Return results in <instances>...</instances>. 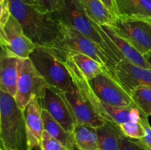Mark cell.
Masks as SVG:
<instances>
[{
  "label": "cell",
  "instance_id": "1",
  "mask_svg": "<svg viewBox=\"0 0 151 150\" xmlns=\"http://www.w3.org/2000/svg\"><path fill=\"white\" fill-rule=\"evenodd\" d=\"M10 15L18 21L24 33L36 46L55 48L61 42V24L51 13H44L23 0H6Z\"/></svg>",
  "mask_w": 151,
  "mask_h": 150
},
{
  "label": "cell",
  "instance_id": "2",
  "mask_svg": "<svg viewBox=\"0 0 151 150\" xmlns=\"http://www.w3.org/2000/svg\"><path fill=\"white\" fill-rule=\"evenodd\" d=\"M0 113V142L3 148L10 150H28L24 110L18 107L14 97L1 90Z\"/></svg>",
  "mask_w": 151,
  "mask_h": 150
},
{
  "label": "cell",
  "instance_id": "3",
  "mask_svg": "<svg viewBox=\"0 0 151 150\" xmlns=\"http://www.w3.org/2000/svg\"><path fill=\"white\" fill-rule=\"evenodd\" d=\"M51 14L58 21L75 28L100 45L116 64L111 52L99 31L98 24L88 17L79 0H64L63 7Z\"/></svg>",
  "mask_w": 151,
  "mask_h": 150
},
{
  "label": "cell",
  "instance_id": "4",
  "mask_svg": "<svg viewBox=\"0 0 151 150\" xmlns=\"http://www.w3.org/2000/svg\"><path fill=\"white\" fill-rule=\"evenodd\" d=\"M29 59L49 86L62 92L69 91L73 86L67 68L47 48L36 46Z\"/></svg>",
  "mask_w": 151,
  "mask_h": 150
},
{
  "label": "cell",
  "instance_id": "5",
  "mask_svg": "<svg viewBox=\"0 0 151 150\" xmlns=\"http://www.w3.org/2000/svg\"><path fill=\"white\" fill-rule=\"evenodd\" d=\"M110 26L142 55L151 51V19L116 16Z\"/></svg>",
  "mask_w": 151,
  "mask_h": 150
},
{
  "label": "cell",
  "instance_id": "6",
  "mask_svg": "<svg viewBox=\"0 0 151 150\" xmlns=\"http://www.w3.org/2000/svg\"><path fill=\"white\" fill-rule=\"evenodd\" d=\"M61 32L63 35L61 42L55 48L68 52L86 54L107 69L115 65L113 60L100 45L87 38L76 29L61 24Z\"/></svg>",
  "mask_w": 151,
  "mask_h": 150
},
{
  "label": "cell",
  "instance_id": "7",
  "mask_svg": "<svg viewBox=\"0 0 151 150\" xmlns=\"http://www.w3.org/2000/svg\"><path fill=\"white\" fill-rule=\"evenodd\" d=\"M47 85L42 76L29 58L19 60L16 92L14 99L18 107L24 110L29 101L38 97Z\"/></svg>",
  "mask_w": 151,
  "mask_h": 150
},
{
  "label": "cell",
  "instance_id": "8",
  "mask_svg": "<svg viewBox=\"0 0 151 150\" xmlns=\"http://www.w3.org/2000/svg\"><path fill=\"white\" fill-rule=\"evenodd\" d=\"M88 82L94 94L103 102L116 107H137L131 96L108 73V71Z\"/></svg>",
  "mask_w": 151,
  "mask_h": 150
},
{
  "label": "cell",
  "instance_id": "9",
  "mask_svg": "<svg viewBox=\"0 0 151 150\" xmlns=\"http://www.w3.org/2000/svg\"><path fill=\"white\" fill-rule=\"evenodd\" d=\"M37 99L41 110H46L65 130L73 132L76 122L59 90L47 85Z\"/></svg>",
  "mask_w": 151,
  "mask_h": 150
},
{
  "label": "cell",
  "instance_id": "10",
  "mask_svg": "<svg viewBox=\"0 0 151 150\" xmlns=\"http://www.w3.org/2000/svg\"><path fill=\"white\" fill-rule=\"evenodd\" d=\"M0 43L4 49L21 59L29 58L36 47L25 35L20 24L11 15L4 25H0Z\"/></svg>",
  "mask_w": 151,
  "mask_h": 150
},
{
  "label": "cell",
  "instance_id": "11",
  "mask_svg": "<svg viewBox=\"0 0 151 150\" xmlns=\"http://www.w3.org/2000/svg\"><path fill=\"white\" fill-rule=\"evenodd\" d=\"M108 73L129 95L136 88L151 87V69L139 67L127 59L108 69Z\"/></svg>",
  "mask_w": 151,
  "mask_h": 150
},
{
  "label": "cell",
  "instance_id": "12",
  "mask_svg": "<svg viewBox=\"0 0 151 150\" xmlns=\"http://www.w3.org/2000/svg\"><path fill=\"white\" fill-rule=\"evenodd\" d=\"M59 91L69 105L76 124H87L97 128L106 123V121L102 119L83 99L74 84L69 91Z\"/></svg>",
  "mask_w": 151,
  "mask_h": 150
},
{
  "label": "cell",
  "instance_id": "13",
  "mask_svg": "<svg viewBox=\"0 0 151 150\" xmlns=\"http://www.w3.org/2000/svg\"><path fill=\"white\" fill-rule=\"evenodd\" d=\"M41 110L36 97H34L24 110L28 150L40 149L44 132Z\"/></svg>",
  "mask_w": 151,
  "mask_h": 150
},
{
  "label": "cell",
  "instance_id": "14",
  "mask_svg": "<svg viewBox=\"0 0 151 150\" xmlns=\"http://www.w3.org/2000/svg\"><path fill=\"white\" fill-rule=\"evenodd\" d=\"M20 58L3 49L0 52V90L14 97Z\"/></svg>",
  "mask_w": 151,
  "mask_h": 150
},
{
  "label": "cell",
  "instance_id": "15",
  "mask_svg": "<svg viewBox=\"0 0 151 150\" xmlns=\"http://www.w3.org/2000/svg\"><path fill=\"white\" fill-rule=\"evenodd\" d=\"M106 35H108L111 41L113 42L115 46L118 49L120 54L124 59H127L134 64L145 68L151 69L150 63L147 60L144 55L139 52L135 48L132 46L128 41H125L122 37L119 36L109 25H100Z\"/></svg>",
  "mask_w": 151,
  "mask_h": 150
},
{
  "label": "cell",
  "instance_id": "16",
  "mask_svg": "<svg viewBox=\"0 0 151 150\" xmlns=\"http://www.w3.org/2000/svg\"><path fill=\"white\" fill-rule=\"evenodd\" d=\"M116 16L151 19V0H114Z\"/></svg>",
  "mask_w": 151,
  "mask_h": 150
},
{
  "label": "cell",
  "instance_id": "17",
  "mask_svg": "<svg viewBox=\"0 0 151 150\" xmlns=\"http://www.w3.org/2000/svg\"><path fill=\"white\" fill-rule=\"evenodd\" d=\"M99 150H119V141L124 135L117 124L107 121L97 128Z\"/></svg>",
  "mask_w": 151,
  "mask_h": 150
},
{
  "label": "cell",
  "instance_id": "18",
  "mask_svg": "<svg viewBox=\"0 0 151 150\" xmlns=\"http://www.w3.org/2000/svg\"><path fill=\"white\" fill-rule=\"evenodd\" d=\"M41 116L44 124V130L52 138L57 140L68 150L72 149L75 146L73 132L65 130L46 110H41Z\"/></svg>",
  "mask_w": 151,
  "mask_h": 150
},
{
  "label": "cell",
  "instance_id": "19",
  "mask_svg": "<svg viewBox=\"0 0 151 150\" xmlns=\"http://www.w3.org/2000/svg\"><path fill=\"white\" fill-rule=\"evenodd\" d=\"M63 51L67 54L68 57L75 63L77 68L81 71L83 75L88 80L93 79L106 71H108L107 68L86 54L81 53L68 52L66 51Z\"/></svg>",
  "mask_w": 151,
  "mask_h": 150
},
{
  "label": "cell",
  "instance_id": "20",
  "mask_svg": "<svg viewBox=\"0 0 151 150\" xmlns=\"http://www.w3.org/2000/svg\"><path fill=\"white\" fill-rule=\"evenodd\" d=\"M73 135L77 148L82 150H99L97 128L87 124H76Z\"/></svg>",
  "mask_w": 151,
  "mask_h": 150
},
{
  "label": "cell",
  "instance_id": "21",
  "mask_svg": "<svg viewBox=\"0 0 151 150\" xmlns=\"http://www.w3.org/2000/svg\"><path fill=\"white\" fill-rule=\"evenodd\" d=\"M88 17L98 25H111L116 16L100 0H79Z\"/></svg>",
  "mask_w": 151,
  "mask_h": 150
},
{
  "label": "cell",
  "instance_id": "22",
  "mask_svg": "<svg viewBox=\"0 0 151 150\" xmlns=\"http://www.w3.org/2000/svg\"><path fill=\"white\" fill-rule=\"evenodd\" d=\"M131 99L137 108L146 116H151V87L136 88L130 93Z\"/></svg>",
  "mask_w": 151,
  "mask_h": 150
},
{
  "label": "cell",
  "instance_id": "23",
  "mask_svg": "<svg viewBox=\"0 0 151 150\" xmlns=\"http://www.w3.org/2000/svg\"><path fill=\"white\" fill-rule=\"evenodd\" d=\"M123 134L133 139H140L145 135V130L139 121H128L119 125Z\"/></svg>",
  "mask_w": 151,
  "mask_h": 150
},
{
  "label": "cell",
  "instance_id": "24",
  "mask_svg": "<svg viewBox=\"0 0 151 150\" xmlns=\"http://www.w3.org/2000/svg\"><path fill=\"white\" fill-rule=\"evenodd\" d=\"M140 123L145 130V135L140 139H137L141 146L145 150H151V126L149 123L148 117L142 113Z\"/></svg>",
  "mask_w": 151,
  "mask_h": 150
},
{
  "label": "cell",
  "instance_id": "25",
  "mask_svg": "<svg viewBox=\"0 0 151 150\" xmlns=\"http://www.w3.org/2000/svg\"><path fill=\"white\" fill-rule=\"evenodd\" d=\"M36 7L44 13H53L60 10L64 4V0H35Z\"/></svg>",
  "mask_w": 151,
  "mask_h": 150
},
{
  "label": "cell",
  "instance_id": "26",
  "mask_svg": "<svg viewBox=\"0 0 151 150\" xmlns=\"http://www.w3.org/2000/svg\"><path fill=\"white\" fill-rule=\"evenodd\" d=\"M41 150H68L65 146H63L57 140L52 138L46 131L44 130L42 138H41Z\"/></svg>",
  "mask_w": 151,
  "mask_h": 150
},
{
  "label": "cell",
  "instance_id": "27",
  "mask_svg": "<svg viewBox=\"0 0 151 150\" xmlns=\"http://www.w3.org/2000/svg\"><path fill=\"white\" fill-rule=\"evenodd\" d=\"M119 150H145L137 139H133L124 135L119 141Z\"/></svg>",
  "mask_w": 151,
  "mask_h": 150
},
{
  "label": "cell",
  "instance_id": "28",
  "mask_svg": "<svg viewBox=\"0 0 151 150\" xmlns=\"http://www.w3.org/2000/svg\"><path fill=\"white\" fill-rule=\"evenodd\" d=\"M10 16V13L9 11L7 1L5 0L3 3L0 2V25H4Z\"/></svg>",
  "mask_w": 151,
  "mask_h": 150
},
{
  "label": "cell",
  "instance_id": "29",
  "mask_svg": "<svg viewBox=\"0 0 151 150\" xmlns=\"http://www.w3.org/2000/svg\"><path fill=\"white\" fill-rule=\"evenodd\" d=\"M104 4V5L110 10L111 13L115 16H116V7H115L114 0H100Z\"/></svg>",
  "mask_w": 151,
  "mask_h": 150
},
{
  "label": "cell",
  "instance_id": "30",
  "mask_svg": "<svg viewBox=\"0 0 151 150\" xmlns=\"http://www.w3.org/2000/svg\"><path fill=\"white\" fill-rule=\"evenodd\" d=\"M23 1L28 4L36 6V1L35 0H23Z\"/></svg>",
  "mask_w": 151,
  "mask_h": 150
},
{
  "label": "cell",
  "instance_id": "31",
  "mask_svg": "<svg viewBox=\"0 0 151 150\" xmlns=\"http://www.w3.org/2000/svg\"><path fill=\"white\" fill-rule=\"evenodd\" d=\"M145 58L147 59L148 63H150V67H151V53H148V54H147L146 55H145Z\"/></svg>",
  "mask_w": 151,
  "mask_h": 150
},
{
  "label": "cell",
  "instance_id": "32",
  "mask_svg": "<svg viewBox=\"0 0 151 150\" xmlns=\"http://www.w3.org/2000/svg\"><path fill=\"white\" fill-rule=\"evenodd\" d=\"M4 49H3V47H2V46H1V43H0V52H1V51H2V50Z\"/></svg>",
  "mask_w": 151,
  "mask_h": 150
},
{
  "label": "cell",
  "instance_id": "33",
  "mask_svg": "<svg viewBox=\"0 0 151 150\" xmlns=\"http://www.w3.org/2000/svg\"><path fill=\"white\" fill-rule=\"evenodd\" d=\"M71 150H82V149H80L77 148L76 146H75L73 149H71Z\"/></svg>",
  "mask_w": 151,
  "mask_h": 150
},
{
  "label": "cell",
  "instance_id": "34",
  "mask_svg": "<svg viewBox=\"0 0 151 150\" xmlns=\"http://www.w3.org/2000/svg\"><path fill=\"white\" fill-rule=\"evenodd\" d=\"M0 132H1V113H0Z\"/></svg>",
  "mask_w": 151,
  "mask_h": 150
},
{
  "label": "cell",
  "instance_id": "35",
  "mask_svg": "<svg viewBox=\"0 0 151 150\" xmlns=\"http://www.w3.org/2000/svg\"><path fill=\"white\" fill-rule=\"evenodd\" d=\"M5 1V0H0V2H1V3H3L4 2V1Z\"/></svg>",
  "mask_w": 151,
  "mask_h": 150
},
{
  "label": "cell",
  "instance_id": "36",
  "mask_svg": "<svg viewBox=\"0 0 151 150\" xmlns=\"http://www.w3.org/2000/svg\"><path fill=\"white\" fill-rule=\"evenodd\" d=\"M0 150H4V148L3 147H0Z\"/></svg>",
  "mask_w": 151,
  "mask_h": 150
},
{
  "label": "cell",
  "instance_id": "37",
  "mask_svg": "<svg viewBox=\"0 0 151 150\" xmlns=\"http://www.w3.org/2000/svg\"><path fill=\"white\" fill-rule=\"evenodd\" d=\"M0 147H3L2 146H1V143H0Z\"/></svg>",
  "mask_w": 151,
  "mask_h": 150
},
{
  "label": "cell",
  "instance_id": "38",
  "mask_svg": "<svg viewBox=\"0 0 151 150\" xmlns=\"http://www.w3.org/2000/svg\"><path fill=\"white\" fill-rule=\"evenodd\" d=\"M4 150H10V149H4Z\"/></svg>",
  "mask_w": 151,
  "mask_h": 150
},
{
  "label": "cell",
  "instance_id": "39",
  "mask_svg": "<svg viewBox=\"0 0 151 150\" xmlns=\"http://www.w3.org/2000/svg\"><path fill=\"white\" fill-rule=\"evenodd\" d=\"M150 53H151V51H150Z\"/></svg>",
  "mask_w": 151,
  "mask_h": 150
}]
</instances>
